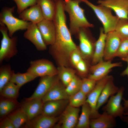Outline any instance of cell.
I'll use <instances>...</instances> for the list:
<instances>
[{
    "label": "cell",
    "mask_w": 128,
    "mask_h": 128,
    "mask_svg": "<svg viewBox=\"0 0 128 128\" xmlns=\"http://www.w3.org/2000/svg\"><path fill=\"white\" fill-rule=\"evenodd\" d=\"M115 118L106 112L103 111L98 117L90 119V128H114L117 124Z\"/></svg>",
    "instance_id": "cell-22"
},
{
    "label": "cell",
    "mask_w": 128,
    "mask_h": 128,
    "mask_svg": "<svg viewBox=\"0 0 128 128\" xmlns=\"http://www.w3.org/2000/svg\"><path fill=\"white\" fill-rule=\"evenodd\" d=\"M82 107L81 113L75 128H90V123L91 112V107L86 102Z\"/></svg>",
    "instance_id": "cell-26"
},
{
    "label": "cell",
    "mask_w": 128,
    "mask_h": 128,
    "mask_svg": "<svg viewBox=\"0 0 128 128\" xmlns=\"http://www.w3.org/2000/svg\"><path fill=\"white\" fill-rule=\"evenodd\" d=\"M16 4L17 13L19 14L28 7L37 4V0H13Z\"/></svg>",
    "instance_id": "cell-36"
},
{
    "label": "cell",
    "mask_w": 128,
    "mask_h": 128,
    "mask_svg": "<svg viewBox=\"0 0 128 128\" xmlns=\"http://www.w3.org/2000/svg\"><path fill=\"white\" fill-rule=\"evenodd\" d=\"M119 89L115 85L112 77L108 81L102 91L97 102V110L98 111L101 107L106 103L111 97L118 92Z\"/></svg>",
    "instance_id": "cell-24"
},
{
    "label": "cell",
    "mask_w": 128,
    "mask_h": 128,
    "mask_svg": "<svg viewBox=\"0 0 128 128\" xmlns=\"http://www.w3.org/2000/svg\"><path fill=\"white\" fill-rule=\"evenodd\" d=\"M59 79L58 74L41 77L35 91L31 96L26 99V100L33 99H41Z\"/></svg>",
    "instance_id": "cell-11"
},
{
    "label": "cell",
    "mask_w": 128,
    "mask_h": 128,
    "mask_svg": "<svg viewBox=\"0 0 128 128\" xmlns=\"http://www.w3.org/2000/svg\"><path fill=\"white\" fill-rule=\"evenodd\" d=\"M0 128H15L13 123L8 117L5 118L0 122Z\"/></svg>",
    "instance_id": "cell-40"
},
{
    "label": "cell",
    "mask_w": 128,
    "mask_h": 128,
    "mask_svg": "<svg viewBox=\"0 0 128 128\" xmlns=\"http://www.w3.org/2000/svg\"><path fill=\"white\" fill-rule=\"evenodd\" d=\"M8 117L12 121L15 128H20L29 121L27 115L21 108Z\"/></svg>",
    "instance_id": "cell-30"
},
{
    "label": "cell",
    "mask_w": 128,
    "mask_h": 128,
    "mask_svg": "<svg viewBox=\"0 0 128 128\" xmlns=\"http://www.w3.org/2000/svg\"><path fill=\"white\" fill-rule=\"evenodd\" d=\"M106 34L103 28H101L99 37L95 41L94 50L91 60L92 65L96 64L104 59Z\"/></svg>",
    "instance_id": "cell-21"
},
{
    "label": "cell",
    "mask_w": 128,
    "mask_h": 128,
    "mask_svg": "<svg viewBox=\"0 0 128 128\" xmlns=\"http://www.w3.org/2000/svg\"><path fill=\"white\" fill-rule=\"evenodd\" d=\"M15 7H4L0 13V22L4 24L7 28L10 37H13L14 33L18 30H26L31 23L14 16L13 13Z\"/></svg>",
    "instance_id": "cell-5"
},
{
    "label": "cell",
    "mask_w": 128,
    "mask_h": 128,
    "mask_svg": "<svg viewBox=\"0 0 128 128\" xmlns=\"http://www.w3.org/2000/svg\"><path fill=\"white\" fill-rule=\"evenodd\" d=\"M43 103L41 99H33L26 100L21 108L29 120L42 114Z\"/></svg>",
    "instance_id": "cell-18"
},
{
    "label": "cell",
    "mask_w": 128,
    "mask_h": 128,
    "mask_svg": "<svg viewBox=\"0 0 128 128\" xmlns=\"http://www.w3.org/2000/svg\"><path fill=\"white\" fill-rule=\"evenodd\" d=\"M23 36L31 42L38 51H43L47 49V46L36 24L31 22L24 32Z\"/></svg>",
    "instance_id": "cell-16"
},
{
    "label": "cell",
    "mask_w": 128,
    "mask_h": 128,
    "mask_svg": "<svg viewBox=\"0 0 128 128\" xmlns=\"http://www.w3.org/2000/svg\"><path fill=\"white\" fill-rule=\"evenodd\" d=\"M53 0L55 2L56 1L58 0Z\"/></svg>",
    "instance_id": "cell-46"
},
{
    "label": "cell",
    "mask_w": 128,
    "mask_h": 128,
    "mask_svg": "<svg viewBox=\"0 0 128 128\" xmlns=\"http://www.w3.org/2000/svg\"><path fill=\"white\" fill-rule=\"evenodd\" d=\"M30 64L27 72L37 77L58 74L57 68L48 60L41 59L32 60Z\"/></svg>",
    "instance_id": "cell-6"
},
{
    "label": "cell",
    "mask_w": 128,
    "mask_h": 128,
    "mask_svg": "<svg viewBox=\"0 0 128 128\" xmlns=\"http://www.w3.org/2000/svg\"><path fill=\"white\" fill-rule=\"evenodd\" d=\"M0 31L2 36L0 48V64L4 61L9 60L16 55L18 37L16 36L10 37L5 25L0 22Z\"/></svg>",
    "instance_id": "cell-4"
},
{
    "label": "cell",
    "mask_w": 128,
    "mask_h": 128,
    "mask_svg": "<svg viewBox=\"0 0 128 128\" xmlns=\"http://www.w3.org/2000/svg\"><path fill=\"white\" fill-rule=\"evenodd\" d=\"M57 69L59 79L65 87L76 75V71L68 67L59 66Z\"/></svg>",
    "instance_id": "cell-27"
},
{
    "label": "cell",
    "mask_w": 128,
    "mask_h": 128,
    "mask_svg": "<svg viewBox=\"0 0 128 128\" xmlns=\"http://www.w3.org/2000/svg\"><path fill=\"white\" fill-rule=\"evenodd\" d=\"M16 105L9 106L0 110V117H4L12 111L15 108Z\"/></svg>",
    "instance_id": "cell-42"
},
{
    "label": "cell",
    "mask_w": 128,
    "mask_h": 128,
    "mask_svg": "<svg viewBox=\"0 0 128 128\" xmlns=\"http://www.w3.org/2000/svg\"><path fill=\"white\" fill-rule=\"evenodd\" d=\"M82 59H83L78 47V49L74 50L71 54L69 58L70 63L75 67Z\"/></svg>",
    "instance_id": "cell-39"
},
{
    "label": "cell",
    "mask_w": 128,
    "mask_h": 128,
    "mask_svg": "<svg viewBox=\"0 0 128 128\" xmlns=\"http://www.w3.org/2000/svg\"><path fill=\"white\" fill-rule=\"evenodd\" d=\"M122 40L115 31L106 34L104 57L105 60H111L115 57Z\"/></svg>",
    "instance_id": "cell-13"
},
{
    "label": "cell",
    "mask_w": 128,
    "mask_h": 128,
    "mask_svg": "<svg viewBox=\"0 0 128 128\" xmlns=\"http://www.w3.org/2000/svg\"><path fill=\"white\" fill-rule=\"evenodd\" d=\"M64 9L69 15V30L72 34H77L82 28L92 27L84 14V10L80 6V0H64Z\"/></svg>",
    "instance_id": "cell-2"
},
{
    "label": "cell",
    "mask_w": 128,
    "mask_h": 128,
    "mask_svg": "<svg viewBox=\"0 0 128 128\" xmlns=\"http://www.w3.org/2000/svg\"><path fill=\"white\" fill-rule=\"evenodd\" d=\"M80 110L69 104L66 106L62 113L59 123L62 128H75L78 122Z\"/></svg>",
    "instance_id": "cell-14"
},
{
    "label": "cell",
    "mask_w": 128,
    "mask_h": 128,
    "mask_svg": "<svg viewBox=\"0 0 128 128\" xmlns=\"http://www.w3.org/2000/svg\"><path fill=\"white\" fill-rule=\"evenodd\" d=\"M65 87L59 81L42 98L43 103L47 101L68 100L69 96L67 93Z\"/></svg>",
    "instance_id": "cell-19"
},
{
    "label": "cell",
    "mask_w": 128,
    "mask_h": 128,
    "mask_svg": "<svg viewBox=\"0 0 128 128\" xmlns=\"http://www.w3.org/2000/svg\"><path fill=\"white\" fill-rule=\"evenodd\" d=\"M124 90L123 87L119 88L118 92L111 97L106 104L103 107V111L106 112L115 118L119 117L122 119L125 112L123 106L121 104Z\"/></svg>",
    "instance_id": "cell-7"
},
{
    "label": "cell",
    "mask_w": 128,
    "mask_h": 128,
    "mask_svg": "<svg viewBox=\"0 0 128 128\" xmlns=\"http://www.w3.org/2000/svg\"><path fill=\"white\" fill-rule=\"evenodd\" d=\"M19 18L37 24L44 19L41 9L37 4L27 8L19 14Z\"/></svg>",
    "instance_id": "cell-20"
},
{
    "label": "cell",
    "mask_w": 128,
    "mask_h": 128,
    "mask_svg": "<svg viewBox=\"0 0 128 128\" xmlns=\"http://www.w3.org/2000/svg\"><path fill=\"white\" fill-rule=\"evenodd\" d=\"M128 56V41L127 39L122 40L118 49L115 57L121 59Z\"/></svg>",
    "instance_id": "cell-37"
},
{
    "label": "cell",
    "mask_w": 128,
    "mask_h": 128,
    "mask_svg": "<svg viewBox=\"0 0 128 128\" xmlns=\"http://www.w3.org/2000/svg\"><path fill=\"white\" fill-rule=\"evenodd\" d=\"M80 0L92 10L102 24L105 33L115 30L119 18L113 14L111 9L100 5H95L88 0Z\"/></svg>",
    "instance_id": "cell-3"
},
{
    "label": "cell",
    "mask_w": 128,
    "mask_h": 128,
    "mask_svg": "<svg viewBox=\"0 0 128 128\" xmlns=\"http://www.w3.org/2000/svg\"><path fill=\"white\" fill-rule=\"evenodd\" d=\"M122 40L128 38V19H119L115 30Z\"/></svg>",
    "instance_id": "cell-34"
},
{
    "label": "cell",
    "mask_w": 128,
    "mask_h": 128,
    "mask_svg": "<svg viewBox=\"0 0 128 128\" xmlns=\"http://www.w3.org/2000/svg\"><path fill=\"white\" fill-rule=\"evenodd\" d=\"M56 12L53 21L56 27L54 43L50 46L49 52L59 66H68L72 53L78 49L71 37V34L66 24L64 0L55 2Z\"/></svg>",
    "instance_id": "cell-1"
},
{
    "label": "cell",
    "mask_w": 128,
    "mask_h": 128,
    "mask_svg": "<svg viewBox=\"0 0 128 128\" xmlns=\"http://www.w3.org/2000/svg\"><path fill=\"white\" fill-rule=\"evenodd\" d=\"M128 41V38L127 39Z\"/></svg>",
    "instance_id": "cell-47"
},
{
    "label": "cell",
    "mask_w": 128,
    "mask_h": 128,
    "mask_svg": "<svg viewBox=\"0 0 128 128\" xmlns=\"http://www.w3.org/2000/svg\"><path fill=\"white\" fill-rule=\"evenodd\" d=\"M112 77V76L108 75L97 81L94 89L87 96L86 102L89 104L91 108V119L97 118L101 114L96 109L98 101L105 85Z\"/></svg>",
    "instance_id": "cell-8"
},
{
    "label": "cell",
    "mask_w": 128,
    "mask_h": 128,
    "mask_svg": "<svg viewBox=\"0 0 128 128\" xmlns=\"http://www.w3.org/2000/svg\"><path fill=\"white\" fill-rule=\"evenodd\" d=\"M69 103L68 100L51 101L43 103L42 114L55 117V115L65 107Z\"/></svg>",
    "instance_id": "cell-23"
},
{
    "label": "cell",
    "mask_w": 128,
    "mask_h": 128,
    "mask_svg": "<svg viewBox=\"0 0 128 128\" xmlns=\"http://www.w3.org/2000/svg\"><path fill=\"white\" fill-rule=\"evenodd\" d=\"M85 59H82L75 67L79 74L83 78L87 76L89 70L88 65Z\"/></svg>",
    "instance_id": "cell-38"
},
{
    "label": "cell",
    "mask_w": 128,
    "mask_h": 128,
    "mask_svg": "<svg viewBox=\"0 0 128 128\" xmlns=\"http://www.w3.org/2000/svg\"><path fill=\"white\" fill-rule=\"evenodd\" d=\"M123 61L126 62L128 64L127 66L121 73V75L124 76H127L128 78V56L124 58L121 59Z\"/></svg>",
    "instance_id": "cell-43"
},
{
    "label": "cell",
    "mask_w": 128,
    "mask_h": 128,
    "mask_svg": "<svg viewBox=\"0 0 128 128\" xmlns=\"http://www.w3.org/2000/svg\"><path fill=\"white\" fill-rule=\"evenodd\" d=\"M37 24L46 45H52L55 40L56 32L53 20L44 19Z\"/></svg>",
    "instance_id": "cell-15"
},
{
    "label": "cell",
    "mask_w": 128,
    "mask_h": 128,
    "mask_svg": "<svg viewBox=\"0 0 128 128\" xmlns=\"http://www.w3.org/2000/svg\"><path fill=\"white\" fill-rule=\"evenodd\" d=\"M121 120L124 122L128 124V109L125 111L123 116Z\"/></svg>",
    "instance_id": "cell-44"
},
{
    "label": "cell",
    "mask_w": 128,
    "mask_h": 128,
    "mask_svg": "<svg viewBox=\"0 0 128 128\" xmlns=\"http://www.w3.org/2000/svg\"><path fill=\"white\" fill-rule=\"evenodd\" d=\"M44 19L53 20L56 12L55 2L52 0H37Z\"/></svg>",
    "instance_id": "cell-25"
},
{
    "label": "cell",
    "mask_w": 128,
    "mask_h": 128,
    "mask_svg": "<svg viewBox=\"0 0 128 128\" xmlns=\"http://www.w3.org/2000/svg\"><path fill=\"white\" fill-rule=\"evenodd\" d=\"M121 65V62L113 63L111 60H103L90 66V73L87 77L97 81L108 75L112 69Z\"/></svg>",
    "instance_id": "cell-9"
},
{
    "label": "cell",
    "mask_w": 128,
    "mask_h": 128,
    "mask_svg": "<svg viewBox=\"0 0 128 128\" xmlns=\"http://www.w3.org/2000/svg\"><path fill=\"white\" fill-rule=\"evenodd\" d=\"M14 71L9 64L1 66L0 67V91L10 80Z\"/></svg>",
    "instance_id": "cell-31"
},
{
    "label": "cell",
    "mask_w": 128,
    "mask_h": 128,
    "mask_svg": "<svg viewBox=\"0 0 128 128\" xmlns=\"http://www.w3.org/2000/svg\"><path fill=\"white\" fill-rule=\"evenodd\" d=\"M15 105L16 104L15 101L5 98L2 99L0 102V110Z\"/></svg>",
    "instance_id": "cell-41"
},
{
    "label": "cell",
    "mask_w": 128,
    "mask_h": 128,
    "mask_svg": "<svg viewBox=\"0 0 128 128\" xmlns=\"http://www.w3.org/2000/svg\"><path fill=\"white\" fill-rule=\"evenodd\" d=\"M59 118L42 114L29 120L24 127L27 128H50L54 127Z\"/></svg>",
    "instance_id": "cell-17"
},
{
    "label": "cell",
    "mask_w": 128,
    "mask_h": 128,
    "mask_svg": "<svg viewBox=\"0 0 128 128\" xmlns=\"http://www.w3.org/2000/svg\"><path fill=\"white\" fill-rule=\"evenodd\" d=\"M82 79L76 75L65 87V90L68 95H72L80 90Z\"/></svg>",
    "instance_id": "cell-33"
},
{
    "label": "cell",
    "mask_w": 128,
    "mask_h": 128,
    "mask_svg": "<svg viewBox=\"0 0 128 128\" xmlns=\"http://www.w3.org/2000/svg\"><path fill=\"white\" fill-rule=\"evenodd\" d=\"M87 28H81L77 34L79 41L78 48L83 58L86 60H91L95 42L91 39Z\"/></svg>",
    "instance_id": "cell-10"
},
{
    "label": "cell",
    "mask_w": 128,
    "mask_h": 128,
    "mask_svg": "<svg viewBox=\"0 0 128 128\" xmlns=\"http://www.w3.org/2000/svg\"><path fill=\"white\" fill-rule=\"evenodd\" d=\"M20 88L15 83L9 82L0 91V95L5 99L15 101L18 96Z\"/></svg>",
    "instance_id": "cell-28"
},
{
    "label": "cell",
    "mask_w": 128,
    "mask_h": 128,
    "mask_svg": "<svg viewBox=\"0 0 128 128\" xmlns=\"http://www.w3.org/2000/svg\"><path fill=\"white\" fill-rule=\"evenodd\" d=\"M97 81L87 77L82 79L80 91L87 96L95 87Z\"/></svg>",
    "instance_id": "cell-35"
},
{
    "label": "cell",
    "mask_w": 128,
    "mask_h": 128,
    "mask_svg": "<svg viewBox=\"0 0 128 128\" xmlns=\"http://www.w3.org/2000/svg\"><path fill=\"white\" fill-rule=\"evenodd\" d=\"M87 98V96L80 90L69 96V104L73 107L79 108L86 102Z\"/></svg>",
    "instance_id": "cell-32"
},
{
    "label": "cell",
    "mask_w": 128,
    "mask_h": 128,
    "mask_svg": "<svg viewBox=\"0 0 128 128\" xmlns=\"http://www.w3.org/2000/svg\"><path fill=\"white\" fill-rule=\"evenodd\" d=\"M37 77L27 72L24 73H16L14 72L10 82L14 83L20 88L24 84L33 80Z\"/></svg>",
    "instance_id": "cell-29"
},
{
    "label": "cell",
    "mask_w": 128,
    "mask_h": 128,
    "mask_svg": "<svg viewBox=\"0 0 128 128\" xmlns=\"http://www.w3.org/2000/svg\"><path fill=\"white\" fill-rule=\"evenodd\" d=\"M123 101V107L125 111L128 109V99L127 100L123 98L122 100Z\"/></svg>",
    "instance_id": "cell-45"
},
{
    "label": "cell",
    "mask_w": 128,
    "mask_h": 128,
    "mask_svg": "<svg viewBox=\"0 0 128 128\" xmlns=\"http://www.w3.org/2000/svg\"><path fill=\"white\" fill-rule=\"evenodd\" d=\"M97 3L113 10L119 19H128V0H98Z\"/></svg>",
    "instance_id": "cell-12"
}]
</instances>
